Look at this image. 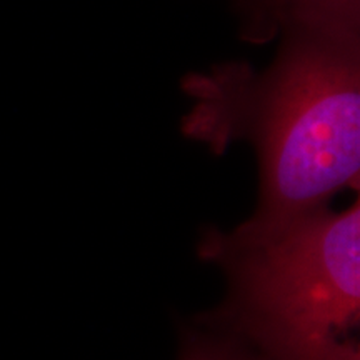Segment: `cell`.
Returning <instances> with one entry per match:
<instances>
[{
  "instance_id": "obj_3",
  "label": "cell",
  "mask_w": 360,
  "mask_h": 360,
  "mask_svg": "<svg viewBox=\"0 0 360 360\" xmlns=\"http://www.w3.org/2000/svg\"><path fill=\"white\" fill-rule=\"evenodd\" d=\"M180 360H270L262 350L231 328L214 322L209 332H193L184 344Z\"/></svg>"
},
{
  "instance_id": "obj_4",
  "label": "cell",
  "mask_w": 360,
  "mask_h": 360,
  "mask_svg": "<svg viewBox=\"0 0 360 360\" xmlns=\"http://www.w3.org/2000/svg\"><path fill=\"white\" fill-rule=\"evenodd\" d=\"M290 4L297 24L357 27L359 0H282Z\"/></svg>"
},
{
  "instance_id": "obj_1",
  "label": "cell",
  "mask_w": 360,
  "mask_h": 360,
  "mask_svg": "<svg viewBox=\"0 0 360 360\" xmlns=\"http://www.w3.org/2000/svg\"><path fill=\"white\" fill-rule=\"evenodd\" d=\"M202 103L191 124L236 114L222 132L245 134L260 159L257 212L236 229L262 236L326 207L357 187L360 172V67L357 29L299 24L276 65L237 96L212 80L199 84ZM236 120V119H231ZM227 120V122H231ZM227 122L210 129L205 139ZM229 135V137H231Z\"/></svg>"
},
{
  "instance_id": "obj_2",
  "label": "cell",
  "mask_w": 360,
  "mask_h": 360,
  "mask_svg": "<svg viewBox=\"0 0 360 360\" xmlns=\"http://www.w3.org/2000/svg\"><path fill=\"white\" fill-rule=\"evenodd\" d=\"M200 255L231 277L215 322L270 360H360L359 200L262 236L210 232Z\"/></svg>"
}]
</instances>
